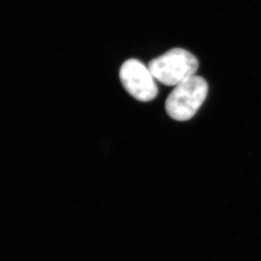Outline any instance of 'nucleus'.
<instances>
[{
	"instance_id": "f257e3e1",
	"label": "nucleus",
	"mask_w": 261,
	"mask_h": 261,
	"mask_svg": "<svg viewBox=\"0 0 261 261\" xmlns=\"http://www.w3.org/2000/svg\"><path fill=\"white\" fill-rule=\"evenodd\" d=\"M208 89V83L202 76L193 75L171 91L166 101V112L176 121H189L205 100Z\"/></svg>"
},
{
	"instance_id": "f03ea898",
	"label": "nucleus",
	"mask_w": 261,
	"mask_h": 261,
	"mask_svg": "<svg viewBox=\"0 0 261 261\" xmlns=\"http://www.w3.org/2000/svg\"><path fill=\"white\" fill-rule=\"evenodd\" d=\"M148 67L155 80L164 85L176 87L195 75L198 61L189 51L176 48L152 60Z\"/></svg>"
},
{
	"instance_id": "7ed1b4c3",
	"label": "nucleus",
	"mask_w": 261,
	"mask_h": 261,
	"mask_svg": "<svg viewBox=\"0 0 261 261\" xmlns=\"http://www.w3.org/2000/svg\"><path fill=\"white\" fill-rule=\"evenodd\" d=\"M120 79L130 95L141 102H149L158 94V86L150 70L135 59L125 61L120 69Z\"/></svg>"
}]
</instances>
